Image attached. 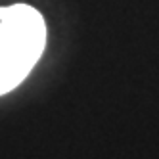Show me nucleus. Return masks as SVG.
<instances>
[{
  "label": "nucleus",
  "mask_w": 159,
  "mask_h": 159,
  "mask_svg": "<svg viewBox=\"0 0 159 159\" xmlns=\"http://www.w3.org/2000/svg\"><path fill=\"white\" fill-rule=\"evenodd\" d=\"M39 56L25 48L0 39V94L10 92L29 75Z\"/></svg>",
  "instance_id": "obj_1"
}]
</instances>
